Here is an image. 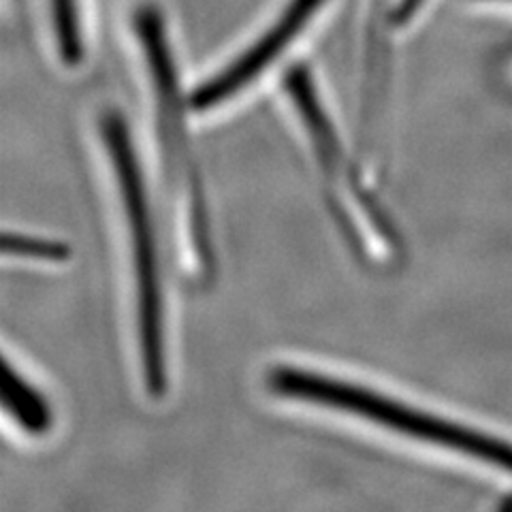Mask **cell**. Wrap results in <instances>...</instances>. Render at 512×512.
Returning <instances> with one entry per match:
<instances>
[{
    "label": "cell",
    "mask_w": 512,
    "mask_h": 512,
    "mask_svg": "<svg viewBox=\"0 0 512 512\" xmlns=\"http://www.w3.org/2000/svg\"><path fill=\"white\" fill-rule=\"evenodd\" d=\"M133 24L150 77L160 163L173 216L180 224L186 265L205 278L214 267V237L199 158L186 118L190 105L182 96L178 64L163 13L156 5H141L135 11Z\"/></svg>",
    "instance_id": "1"
},
{
    "label": "cell",
    "mask_w": 512,
    "mask_h": 512,
    "mask_svg": "<svg viewBox=\"0 0 512 512\" xmlns=\"http://www.w3.org/2000/svg\"><path fill=\"white\" fill-rule=\"evenodd\" d=\"M101 135L107 148L111 171L118 184L122 212L126 220L128 250H131L137 333L143 382L150 397L158 399L167 393V318H165V278L156 216L131 128L118 111L109 109L101 116Z\"/></svg>",
    "instance_id": "2"
},
{
    "label": "cell",
    "mask_w": 512,
    "mask_h": 512,
    "mask_svg": "<svg viewBox=\"0 0 512 512\" xmlns=\"http://www.w3.org/2000/svg\"><path fill=\"white\" fill-rule=\"evenodd\" d=\"M267 389L282 399H291V402L346 412L352 416H359V419L372 421L376 425L402 431V434L408 436L455 446L459 451L485 457L493 463H498V466L512 470V448L470 434V431L455 429L453 425L434 421L425 414H419L393 402L389 397H382L370 389L357 387V384L306 370V367H271L267 372Z\"/></svg>",
    "instance_id": "3"
},
{
    "label": "cell",
    "mask_w": 512,
    "mask_h": 512,
    "mask_svg": "<svg viewBox=\"0 0 512 512\" xmlns=\"http://www.w3.org/2000/svg\"><path fill=\"white\" fill-rule=\"evenodd\" d=\"M320 5H323V0H291L259 41L246 47L242 56H237L220 73L212 75L190 94V109L197 114H207V111L227 105L237 94H242L299 37V32L310 24Z\"/></svg>",
    "instance_id": "4"
},
{
    "label": "cell",
    "mask_w": 512,
    "mask_h": 512,
    "mask_svg": "<svg viewBox=\"0 0 512 512\" xmlns=\"http://www.w3.org/2000/svg\"><path fill=\"white\" fill-rule=\"evenodd\" d=\"M0 414L15 429L32 438L45 436L54 425V412L47 399L18 372L3 350H0Z\"/></svg>",
    "instance_id": "5"
},
{
    "label": "cell",
    "mask_w": 512,
    "mask_h": 512,
    "mask_svg": "<svg viewBox=\"0 0 512 512\" xmlns=\"http://www.w3.org/2000/svg\"><path fill=\"white\" fill-rule=\"evenodd\" d=\"M52 13L60 58L64 64L75 67L84 58L82 20H79L77 0H52Z\"/></svg>",
    "instance_id": "6"
},
{
    "label": "cell",
    "mask_w": 512,
    "mask_h": 512,
    "mask_svg": "<svg viewBox=\"0 0 512 512\" xmlns=\"http://www.w3.org/2000/svg\"><path fill=\"white\" fill-rule=\"evenodd\" d=\"M3 256L41 263H60L67 261L69 248L62 242H54V239L0 231V259H3Z\"/></svg>",
    "instance_id": "7"
}]
</instances>
